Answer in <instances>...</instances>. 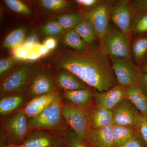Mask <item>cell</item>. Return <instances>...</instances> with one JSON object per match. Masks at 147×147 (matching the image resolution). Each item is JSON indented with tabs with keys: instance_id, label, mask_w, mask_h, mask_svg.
I'll list each match as a JSON object with an SVG mask.
<instances>
[{
	"instance_id": "cell-1",
	"label": "cell",
	"mask_w": 147,
	"mask_h": 147,
	"mask_svg": "<svg viewBox=\"0 0 147 147\" xmlns=\"http://www.w3.org/2000/svg\"><path fill=\"white\" fill-rule=\"evenodd\" d=\"M86 50L69 55L61 62L60 68L72 74L99 92L117 85L108 56L99 47Z\"/></svg>"
},
{
	"instance_id": "cell-2",
	"label": "cell",
	"mask_w": 147,
	"mask_h": 147,
	"mask_svg": "<svg viewBox=\"0 0 147 147\" xmlns=\"http://www.w3.org/2000/svg\"><path fill=\"white\" fill-rule=\"evenodd\" d=\"M63 102V98L60 94L51 105L40 115L30 119L29 132L40 129L66 132L69 126L62 114Z\"/></svg>"
},
{
	"instance_id": "cell-3",
	"label": "cell",
	"mask_w": 147,
	"mask_h": 147,
	"mask_svg": "<svg viewBox=\"0 0 147 147\" xmlns=\"http://www.w3.org/2000/svg\"><path fill=\"white\" fill-rule=\"evenodd\" d=\"M30 119L21 110L1 117V130L8 144H24L29 134Z\"/></svg>"
},
{
	"instance_id": "cell-4",
	"label": "cell",
	"mask_w": 147,
	"mask_h": 147,
	"mask_svg": "<svg viewBox=\"0 0 147 147\" xmlns=\"http://www.w3.org/2000/svg\"><path fill=\"white\" fill-rule=\"evenodd\" d=\"M100 51L106 56L133 60L129 42L114 24H110L106 32L100 38Z\"/></svg>"
},
{
	"instance_id": "cell-5",
	"label": "cell",
	"mask_w": 147,
	"mask_h": 147,
	"mask_svg": "<svg viewBox=\"0 0 147 147\" xmlns=\"http://www.w3.org/2000/svg\"><path fill=\"white\" fill-rule=\"evenodd\" d=\"M62 114L67 125L86 144L92 131L90 112L69 103L63 99Z\"/></svg>"
},
{
	"instance_id": "cell-6",
	"label": "cell",
	"mask_w": 147,
	"mask_h": 147,
	"mask_svg": "<svg viewBox=\"0 0 147 147\" xmlns=\"http://www.w3.org/2000/svg\"><path fill=\"white\" fill-rule=\"evenodd\" d=\"M110 59L118 84L125 87L139 85L141 70L133 60L113 57Z\"/></svg>"
},
{
	"instance_id": "cell-7",
	"label": "cell",
	"mask_w": 147,
	"mask_h": 147,
	"mask_svg": "<svg viewBox=\"0 0 147 147\" xmlns=\"http://www.w3.org/2000/svg\"><path fill=\"white\" fill-rule=\"evenodd\" d=\"M66 132L36 129L29 133L23 144L28 147H67Z\"/></svg>"
},
{
	"instance_id": "cell-8",
	"label": "cell",
	"mask_w": 147,
	"mask_h": 147,
	"mask_svg": "<svg viewBox=\"0 0 147 147\" xmlns=\"http://www.w3.org/2000/svg\"><path fill=\"white\" fill-rule=\"evenodd\" d=\"M133 9L130 1H119L115 4H111L110 19L124 35L130 43L131 38V24Z\"/></svg>"
},
{
	"instance_id": "cell-9",
	"label": "cell",
	"mask_w": 147,
	"mask_h": 147,
	"mask_svg": "<svg viewBox=\"0 0 147 147\" xmlns=\"http://www.w3.org/2000/svg\"><path fill=\"white\" fill-rule=\"evenodd\" d=\"M29 65H24L3 77L0 96L26 89L32 72Z\"/></svg>"
},
{
	"instance_id": "cell-10",
	"label": "cell",
	"mask_w": 147,
	"mask_h": 147,
	"mask_svg": "<svg viewBox=\"0 0 147 147\" xmlns=\"http://www.w3.org/2000/svg\"><path fill=\"white\" fill-rule=\"evenodd\" d=\"M56 79L46 71L38 70L32 72L26 89L33 98L59 92Z\"/></svg>"
},
{
	"instance_id": "cell-11",
	"label": "cell",
	"mask_w": 147,
	"mask_h": 147,
	"mask_svg": "<svg viewBox=\"0 0 147 147\" xmlns=\"http://www.w3.org/2000/svg\"><path fill=\"white\" fill-rule=\"evenodd\" d=\"M110 3L102 1L91 9L86 15L91 22L96 36L99 39L105 34L110 25Z\"/></svg>"
},
{
	"instance_id": "cell-12",
	"label": "cell",
	"mask_w": 147,
	"mask_h": 147,
	"mask_svg": "<svg viewBox=\"0 0 147 147\" xmlns=\"http://www.w3.org/2000/svg\"><path fill=\"white\" fill-rule=\"evenodd\" d=\"M31 99L27 89L1 96V117L22 110Z\"/></svg>"
},
{
	"instance_id": "cell-13",
	"label": "cell",
	"mask_w": 147,
	"mask_h": 147,
	"mask_svg": "<svg viewBox=\"0 0 147 147\" xmlns=\"http://www.w3.org/2000/svg\"><path fill=\"white\" fill-rule=\"evenodd\" d=\"M113 125L134 126L141 113L129 100L124 99L113 108Z\"/></svg>"
},
{
	"instance_id": "cell-14",
	"label": "cell",
	"mask_w": 147,
	"mask_h": 147,
	"mask_svg": "<svg viewBox=\"0 0 147 147\" xmlns=\"http://www.w3.org/2000/svg\"><path fill=\"white\" fill-rule=\"evenodd\" d=\"M88 88L67 91L62 95L64 100L73 105L91 112L95 107V96L96 92Z\"/></svg>"
},
{
	"instance_id": "cell-15",
	"label": "cell",
	"mask_w": 147,
	"mask_h": 147,
	"mask_svg": "<svg viewBox=\"0 0 147 147\" xmlns=\"http://www.w3.org/2000/svg\"><path fill=\"white\" fill-rule=\"evenodd\" d=\"M125 88L126 87L117 84L105 91L96 92L95 107L113 110L119 102L125 99Z\"/></svg>"
},
{
	"instance_id": "cell-16",
	"label": "cell",
	"mask_w": 147,
	"mask_h": 147,
	"mask_svg": "<svg viewBox=\"0 0 147 147\" xmlns=\"http://www.w3.org/2000/svg\"><path fill=\"white\" fill-rule=\"evenodd\" d=\"M60 94L59 92H56L33 98L21 110L29 119L35 117L51 105Z\"/></svg>"
},
{
	"instance_id": "cell-17",
	"label": "cell",
	"mask_w": 147,
	"mask_h": 147,
	"mask_svg": "<svg viewBox=\"0 0 147 147\" xmlns=\"http://www.w3.org/2000/svg\"><path fill=\"white\" fill-rule=\"evenodd\" d=\"M113 125L92 130L86 144L89 147H113Z\"/></svg>"
},
{
	"instance_id": "cell-18",
	"label": "cell",
	"mask_w": 147,
	"mask_h": 147,
	"mask_svg": "<svg viewBox=\"0 0 147 147\" xmlns=\"http://www.w3.org/2000/svg\"><path fill=\"white\" fill-rule=\"evenodd\" d=\"M125 99L129 100L142 115L147 117V96L139 85L126 87Z\"/></svg>"
},
{
	"instance_id": "cell-19",
	"label": "cell",
	"mask_w": 147,
	"mask_h": 147,
	"mask_svg": "<svg viewBox=\"0 0 147 147\" xmlns=\"http://www.w3.org/2000/svg\"><path fill=\"white\" fill-rule=\"evenodd\" d=\"M92 130L99 129L113 125L112 110L95 107L90 113Z\"/></svg>"
},
{
	"instance_id": "cell-20",
	"label": "cell",
	"mask_w": 147,
	"mask_h": 147,
	"mask_svg": "<svg viewBox=\"0 0 147 147\" xmlns=\"http://www.w3.org/2000/svg\"><path fill=\"white\" fill-rule=\"evenodd\" d=\"M57 86L64 92L73 91L88 88L87 85L84 84L79 78L70 72L65 71L59 74L56 78Z\"/></svg>"
},
{
	"instance_id": "cell-21",
	"label": "cell",
	"mask_w": 147,
	"mask_h": 147,
	"mask_svg": "<svg viewBox=\"0 0 147 147\" xmlns=\"http://www.w3.org/2000/svg\"><path fill=\"white\" fill-rule=\"evenodd\" d=\"M130 49L134 62L138 66L144 63L147 57V34L136 36Z\"/></svg>"
},
{
	"instance_id": "cell-22",
	"label": "cell",
	"mask_w": 147,
	"mask_h": 147,
	"mask_svg": "<svg viewBox=\"0 0 147 147\" xmlns=\"http://www.w3.org/2000/svg\"><path fill=\"white\" fill-rule=\"evenodd\" d=\"M137 135L134 126L113 125V147H118Z\"/></svg>"
},
{
	"instance_id": "cell-23",
	"label": "cell",
	"mask_w": 147,
	"mask_h": 147,
	"mask_svg": "<svg viewBox=\"0 0 147 147\" xmlns=\"http://www.w3.org/2000/svg\"><path fill=\"white\" fill-rule=\"evenodd\" d=\"M131 24V34L136 36L147 34V11H133Z\"/></svg>"
},
{
	"instance_id": "cell-24",
	"label": "cell",
	"mask_w": 147,
	"mask_h": 147,
	"mask_svg": "<svg viewBox=\"0 0 147 147\" xmlns=\"http://www.w3.org/2000/svg\"><path fill=\"white\" fill-rule=\"evenodd\" d=\"M74 30L86 43H91L96 39V35L92 24L86 15Z\"/></svg>"
},
{
	"instance_id": "cell-25",
	"label": "cell",
	"mask_w": 147,
	"mask_h": 147,
	"mask_svg": "<svg viewBox=\"0 0 147 147\" xmlns=\"http://www.w3.org/2000/svg\"><path fill=\"white\" fill-rule=\"evenodd\" d=\"M84 17L81 12L66 13L59 16L57 21L64 30L75 28Z\"/></svg>"
},
{
	"instance_id": "cell-26",
	"label": "cell",
	"mask_w": 147,
	"mask_h": 147,
	"mask_svg": "<svg viewBox=\"0 0 147 147\" xmlns=\"http://www.w3.org/2000/svg\"><path fill=\"white\" fill-rule=\"evenodd\" d=\"M63 42L65 45L71 47L78 52H83L86 49V43L74 29L69 30L66 34L63 39Z\"/></svg>"
},
{
	"instance_id": "cell-27",
	"label": "cell",
	"mask_w": 147,
	"mask_h": 147,
	"mask_svg": "<svg viewBox=\"0 0 147 147\" xmlns=\"http://www.w3.org/2000/svg\"><path fill=\"white\" fill-rule=\"evenodd\" d=\"M26 31L23 28L14 30L6 37L3 42L4 47L9 49H15L20 46L24 41Z\"/></svg>"
},
{
	"instance_id": "cell-28",
	"label": "cell",
	"mask_w": 147,
	"mask_h": 147,
	"mask_svg": "<svg viewBox=\"0 0 147 147\" xmlns=\"http://www.w3.org/2000/svg\"><path fill=\"white\" fill-rule=\"evenodd\" d=\"M134 126L138 137L145 146L147 147V117L141 114L137 118Z\"/></svg>"
},
{
	"instance_id": "cell-29",
	"label": "cell",
	"mask_w": 147,
	"mask_h": 147,
	"mask_svg": "<svg viewBox=\"0 0 147 147\" xmlns=\"http://www.w3.org/2000/svg\"><path fill=\"white\" fill-rule=\"evenodd\" d=\"M66 136L67 147H89L69 127L67 131Z\"/></svg>"
},
{
	"instance_id": "cell-30",
	"label": "cell",
	"mask_w": 147,
	"mask_h": 147,
	"mask_svg": "<svg viewBox=\"0 0 147 147\" xmlns=\"http://www.w3.org/2000/svg\"><path fill=\"white\" fill-rule=\"evenodd\" d=\"M42 33L48 36H53L60 34L65 31L57 21H52L47 23L42 29Z\"/></svg>"
},
{
	"instance_id": "cell-31",
	"label": "cell",
	"mask_w": 147,
	"mask_h": 147,
	"mask_svg": "<svg viewBox=\"0 0 147 147\" xmlns=\"http://www.w3.org/2000/svg\"><path fill=\"white\" fill-rule=\"evenodd\" d=\"M5 2L11 10L17 13L30 14L31 13L29 7L26 4L18 0H5Z\"/></svg>"
},
{
	"instance_id": "cell-32",
	"label": "cell",
	"mask_w": 147,
	"mask_h": 147,
	"mask_svg": "<svg viewBox=\"0 0 147 147\" xmlns=\"http://www.w3.org/2000/svg\"><path fill=\"white\" fill-rule=\"evenodd\" d=\"M41 3L44 7L51 10L62 9L69 5L68 3L63 0H43Z\"/></svg>"
},
{
	"instance_id": "cell-33",
	"label": "cell",
	"mask_w": 147,
	"mask_h": 147,
	"mask_svg": "<svg viewBox=\"0 0 147 147\" xmlns=\"http://www.w3.org/2000/svg\"><path fill=\"white\" fill-rule=\"evenodd\" d=\"M16 62L15 59L13 58H4L1 59L0 60V76L1 78L5 76L6 73L12 67Z\"/></svg>"
},
{
	"instance_id": "cell-34",
	"label": "cell",
	"mask_w": 147,
	"mask_h": 147,
	"mask_svg": "<svg viewBox=\"0 0 147 147\" xmlns=\"http://www.w3.org/2000/svg\"><path fill=\"white\" fill-rule=\"evenodd\" d=\"M130 3L133 11H147V0H134Z\"/></svg>"
},
{
	"instance_id": "cell-35",
	"label": "cell",
	"mask_w": 147,
	"mask_h": 147,
	"mask_svg": "<svg viewBox=\"0 0 147 147\" xmlns=\"http://www.w3.org/2000/svg\"><path fill=\"white\" fill-rule=\"evenodd\" d=\"M30 52L25 46H22L15 48L13 53L16 58L21 59H27Z\"/></svg>"
},
{
	"instance_id": "cell-36",
	"label": "cell",
	"mask_w": 147,
	"mask_h": 147,
	"mask_svg": "<svg viewBox=\"0 0 147 147\" xmlns=\"http://www.w3.org/2000/svg\"><path fill=\"white\" fill-rule=\"evenodd\" d=\"M118 147H146L138 135Z\"/></svg>"
},
{
	"instance_id": "cell-37",
	"label": "cell",
	"mask_w": 147,
	"mask_h": 147,
	"mask_svg": "<svg viewBox=\"0 0 147 147\" xmlns=\"http://www.w3.org/2000/svg\"><path fill=\"white\" fill-rule=\"evenodd\" d=\"M38 44V39L36 35L33 34L30 36L25 42L24 46L30 50L36 47Z\"/></svg>"
},
{
	"instance_id": "cell-38",
	"label": "cell",
	"mask_w": 147,
	"mask_h": 147,
	"mask_svg": "<svg viewBox=\"0 0 147 147\" xmlns=\"http://www.w3.org/2000/svg\"><path fill=\"white\" fill-rule=\"evenodd\" d=\"M101 0H76L75 2L79 5L85 7H94L102 2Z\"/></svg>"
},
{
	"instance_id": "cell-39",
	"label": "cell",
	"mask_w": 147,
	"mask_h": 147,
	"mask_svg": "<svg viewBox=\"0 0 147 147\" xmlns=\"http://www.w3.org/2000/svg\"><path fill=\"white\" fill-rule=\"evenodd\" d=\"M139 85L147 96V73L141 71L139 76Z\"/></svg>"
},
{
	"instance_id": "cell-40",
	"label": "cell",
	"mask_w": 147,
	"mask_h": 147,
	"mask_svg": "<svg viewBox=\"0 0 147 147\" xmlns=\"http://www.w3.org/2000/svg\"><path fill=\"white\" fill-rule=\"evenodd\" d=\"M57 44V41L55 38H49L45 40L44 45L50 50L54 49L56 47Z\"/></svg>"
},
{
	"instance_id": "cell-41",
	"label": "cell",
	"mask_w": 147,
	"mask_h": 147,
	"mask_svg": "<svg viewBox=\"0 0 147 147\" xmlns=\"http://www.w3.org/2000/svg\"><path fill=\"white\" fill-rule=\"evenodd\" d=\"M40 56H41V55H40L39 53H38V52L34 51V52H30V53H29L27 59L33 60H35L36 59H37L38 58L40 57Z\"/></svg>"
},
{
	"instance_id": "cell-42",
	"label": "cell",
	"mask_w": 147,
	"mask_h": 147,
	"mask_svg": "<svg viewBox=\"0 0 147 147\" xmlns=\"http://www.w3.org/2000/svg\"><path fill=\"white\" fill-rule=\"evenodd\" d=\"M49 50L44 45H40L38 49V52L40 55H44L47 54Z\"/></svg>"
},
{
	"instance_id": "cell-43",
	"label": "cell",
	"mask_w": 147,
	"mask_h": 147,
	"mask_svg": "<svg viewBox=\"0 0 147 147\" xmlns=\"http://www.w3.org/2000/svg\"><path fill=\"white\" fill-rule=\"evenodd\" d=\"M139 66L141 71L147 73V63L142 64Z\"/></svg>"
},
{
	"instance_id": "cell-44",
	"label": "cell",
	"mask_w": 147,
	"mask_h": 147,
	"mask_svg": "<svg viewBox=\"0 0 147 147\" xmlns=\"http://www.w3.org/2000/svg\"><path fill=\"white\" fill-rule=\"evenodd\" d=\"M6 147H28L26 146L23 144L15 145V144H8Z\"/></svg>"
},
{
	"instance_id": "cell-45",
	"label": "cell",
	"mask_w": 147,
	"mask_h": 147,
	"mask_svg": "<svg viewBox=\"0 0 147 147\" xmlns=\"http://www.w3.org/2000/svg\"><path fill=\"white\" fill-rule=\"evenodd\" d=\"M147 63V57L146 58V60H145L144 62V63Z\"/></svg>"
}]
</instances>
